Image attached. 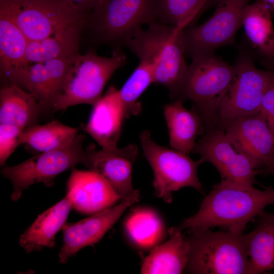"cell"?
<instances>
[{"label": "cell", "mask_w": 274, "mask_h": 274, "mask_svg": "<svg viewBox=\"0 0 274 274\" xmlns=\"http://www.w3.org/2000/svg\"><path fill=\"white\" fill-rule=\"evenodd\" d=\"M192 152L199 154L203 162L212 164L222 181L245 187L254 186L258 171L234 148L222 128L205 132L196 142Z\"/></svg>", "instance_id": "12"}, {"label": "cell", "mask_w": 274, "mask_h": 274, "mask_svg": "<svg viewBox=\"0 0 274 274\" xmlns=\"http://www.w3.org/2000/svg\"><path fill=\"white\" fill-rule=\"evenodd\" d=\"M84 136L77 134L68 143L53 150L39 153L17 165L2 166V176L12 183L13 190L11 199L18 200L22 192L31 185L42 183L51 187L60 174L83 164L85 150Z\"/></svg>", "instance_id": "7"}, {"label": "cell", "mask_w": 274, "mask_h": 274, "mask_svg": "<svg viewBox=\"0 0 274 274\" xmlns=\"http://www.w3.org/2000/svg\"><path fill=\"white\" fill-rule=\"evenodd\" d=\"M66 195L72 209L84 214H95L109 209L122 198L99 175L71 169L66 183Z\"/></svg>", "instance_id": "17"}, {"label": "cell", "mask_w": 274, "mask_h": 274, "mask_svg": "<svg viewBox=\"0 0 274 274\" xmlns=\"http://www.w3.org/2000/svg\"><path fill=\"white\" fill-rule=\"evenodd\" d=\"M126 59L119 48L109 57L99 56L93 49L72 57L52 112L80 104L93 106L102 97L108 80L125 64Z\"/></svg>", "instance_id": "4"}, {"label": "cell", "mask_w": 274, "mask_h": 274, "mask_svg": "<svg viewBox=\"0 0 274 274\" xmlns=\"http://www.w3.org/2000/svg\"><path fill=\"white\" fill-rule=\"evenodd\" d=\"M260 174L274 175V158L270 164L267 167L261 170Z\"/></svg>", "instance_id": "35"}, {"label": "cell", "mask_w": 274, "mask_h": 274, "mask_svg": "<svg viewBox=\"0 0 274 274\" xmlns=\"http://www.w3.org/2000/svg\"><path fill=\"white\" fill-rule=\"evenodd\" d=\"M140 141L144 155L153 171V186L159 198L170 203L172 193L186 187L202 191L197 176V169L204 162L202 159L195 161L181 151L158 145L148 130L142 132Z\"/></svg>", "instance_id": "8"}, {"label": "cell", "mask_w": 274, "mask_h": 274, "mask_svg": "<svg viewBox=\"0 0 274 274\" xmlns=\"http://www.w3.org/2000/svg\"><path fill=\"white\" fill-rule=\"evenodd\" d=\"M154 21L153 0H106L88 19L100 40L122 45L144 24Z\"/></svg>", "instance_id": "11"}, {"label": "cell", "mask_w": 274, "mask_h": 274, "mask_svg": "<svg viewBox=\"0 0 274 274\" xmlns=\"http://www.w3.org/2000/svg\"><path fill=\"white\" fill-rule=\"evenodd\" d=\"M28 41L13 20L0 12V70L5 82L13 73L28 63L26 52Z\"/></svg>", "instance_id": "25"}, {"label": "cell", "mask_w": 274, "mask_h": 274, "mask_svg": "<svg viewBox=\"0 0 274 274\" xmlns=\"http://www.w3.org/2000/svg\"><path fill=\"white\" fill-rule=\"evenodd\" d=\"M217 0H153L156 21L184 29Z\"/></svg>", "instance_id": "27"}, {"label": "cell", "mask_w": 274, "mask_h": 274, "mask_svg": "<svg viewBox=\"0 0 274 274\" xmlns=\"http://www.w3.org/2000/svg\"><path fill=\"white\" fill-rule=\"evenodd\" d=\"M245 237L253 274L273 269L274 225L259 220L257 225Z\"/></svg>", "instance_id": "28"}, {"label": "cell", "mask_w": 274, "mask_h": 274, "mask_svg": "<svg viewBox=\"0 0 274 274\" xmlns=\"http://www.w3.org/2000/svg\"><path fill=\"white\" fill-rule=\"evenodd\" d=\"M270 204H274V188L271 186L260 190L221 181L213 186L198 212L180 228L191 234L215 227L242 233L247 224Z\"/></svg>", "instance_id": "1"}, {"label": "cell", "mask_w": 274, "mask_h": 274, "mask_svg": "<svg viewBox=\"0 0 274 274\" xmlns=\"http://www.w3.org/2000/svg\"><path fill=\"white\" fill-rule=\"evenodd\" d=\"M187 269L197 274H253L243 233L210 229L188 238Z\"/></svg>", "instance_id": "5"}, {"label": "cell", "mask_w": 274, "mask_h": 274, "mask_svg": "<svg viewBox=\"0 0 274 274\" xmlns=\"http://www.w3.org/2000/svg\"><path fill=\"white\" fill-rule=\"evenodd\" d=\"M70 58L28 63L13 73L5 84L14 83L31 93L41 115L52 112L66 75Z\"/></svg>", "instance_id": "14"}, {"label": "cell", "mask_w": 274, "mask_h": 274, "mask_svg": "<svg viewBox=\"0 0 274 274\" xmlns=\"http://www.w3.org/2000/svg\"><path fill=\"white\" fill-rule=\"evenodd\" d=\"M79 9L82 13L89 15L92 11L106 0H66Z\"/></svg>", "instance_id": "33"}, {"label": "cell", "mask_w": 274, "mask_h": 274, "mask_svg": "<svg viewBox=\"0 0 274 274\" xmlns=\"http://www.w3.org/2000/svg\"><path fill=\"white\" fill-rule=\"evenodd\" d=\"M22 129L10 124H0V165L3 166L10 156L20 145Z\"/></svg>", "instance_id": "31"}, {"label": "cell", "mask_w": 274, "mask_h": 274, "mask_svg": "<svg viewBox=\"0 0 274 274\" xmlns=\"http://www.w3.org/2000/svg\"><path fill=\"white\" fill-rule=\"evenodd\" d=\"M180 227L168 230L169 239L154 247L145 259L141 273H181L187 267L189 242Z\"/></svg>", "instance_id": "21"}, {"label": "cell", "mask_w": 274, "mask_h": 274, "mask_svg": "<svg viewBox=\"0 0 274 274\" xmlns=\"http://www.w3.org/2000/svg\"><path fill=\"white\" fill-rule=\"evenodd\" d=\"M140 199L138 190L117 206L93 214L76 223H65L62 230L63 244L58 254L59 262L65 263L81 249L99 241L125 210Z\"/></svg>", "instance_id": "15"}, {"label": "cell", "mask_w": 274, "mask_h": 274, "mask_svg": "<svg viewBox=\"0 0 274 274\" xmlns=\"http://www.w3.org/2000/svg\"><path fill=\"white\" fill-rule=\"evenodd\" d=\"M71 201L67 195L60 201L39 215L33 223L20 235L18 244L30 253L44 247L55 246V236L66 223Z\"/></svg>", "instance_id": "20"}, {"label": "cell", "mask_w": 274, "mask_h": 274, "mask_svg": "<svg viewBox=\"0 0 274 274\" xmlns=\"http://www.w3.org/2000/svg\"><path fill=\"white\" fill-rule=\"evenodd\" d=\"M234 148L245 155L258 174L274 158V134L261 112L223 124Z\"/></svg>", "instance_id": "13"}, {"label": "cell", "mask_w": 274, "mask_h": 274, "mask_svg": "<svg viewBox=\"0 0 274 274\" xmlns=\"http://www.w3.org/2000/svg\"><path fill=\"white\" fill-rule=\"evenodd\" d=\"M0 12L11 19L28 41L85 24L89 18L66 0H0Z\"/></svg>", "instance_id": "6"}, {"label": "cell", "mask_w": 274, "mask_h": 274, "mask_svg": "<svg viewBox=\"0 0 274 274\" xmlns=\"http://www.w3.org/2000/svg\"><path fill=\"white\" fill-rule=\"evenodd\" d=\"M125 228L131 240L143 249L155 247L164 235V225L160 217L148 209L133 212L126 221Z\"/></svg>", "instance_id": "29"}, {"label": "cell", "mask_w": 274, "mask_h": 274, "mask_svg": "<svg viewBox=\"0 0 274 274\" xmlns=\"http://www.w3.org/2000/svg\"><path fill=\"white\" fill-rule=\"evenodd\" d=\"M84 24L72 25L43 39L29 41L26 52L27 63L70 58L78 54L79 37Z\"/></svg>", "instance_id": "24"}, {"label": "cell", "mask_w": 274, "mask_h": 274, "mask_svg": "<svg viewBox=\"0 0 274 274\" xmlns=\"http://www.w3.org/2000/svg\"><path fill=\"white\" fill-rule=\"evenodd\" d=\"M242 26L249 45L265 64L274 65V29L271 11L263 0L245 8Z\"/></svg>", "instance_id": "19"}, {"label": "cell", "mask_w": 274, "mask_h": 274, "mask_svg": "<svg viewBox=\"0 0 274 274\" xmlns=\"http://www.w3.org/2000/svg\"><path fill=\"white\" fill-rule=\"evenodd\" d=\"M250 1L217 0L215 11L207 21L182 30L185 54L193 58L233 44L236 32L242 26L244 10Z\"/></svg>", "instance_id": "10"}, {"label": "cell", "mask_w": 274, "mask_h": 274, "mask_svg": "<svg viewBox=\"0 0 274 274\" xmlns=\"http://www.w3.org/2000/svg\"><path fill=\"white\" fill-rule=\"evenodd\" d=\"M234 65L232 81L219 109L220 127L225 123L260 112L270 79L271 71L257 68L249 51L242 50Z\"/></svg>", "instance_id": "9"}, {"label": "cell", "mask_w": 274, "mask_h": 274, "mask_svg": "<svg viewBox=\"0 0 274 274\" xmlns=\"http://www.w3.org/2000/svg\"><path fill=\"white\" fill-rule=\"evenodd\" d=\"M41 115L39 105L29 92L14 83L4 84L0 90V124L22 129L37 124Z\"/></svg>", "instance_id": "22"}, {"label": "cell", "mask_w": 274, "mask_h": 274, "mask_svg": "<svg viewBox=\"0 0 274 274\" xmlns=\"http://www.w3.org/2000/svg\"><path fill=\"white\" fill-rule=\"evenodd\" d=\"M183 101L175 99L165 106L164 114L172 148L186 154L192 152L197 136L203 132L200 116L187 109Z\"/></svg>", "instance_id": "23"}, {"label": "cell", "mask_w": 274, "mask_h": 274, "mask_svg": "<svg viewBox=\"0 0 274 274\" xmlns=\"http://www.w3.org/2000/svg\"><path fill=\"white\" fill-rule=\"evenodd\" d=\"M153 83H154L153 66L147 61L140 60L139 65L119 90L126 118L140 113L141 105L139 99Z\"/></svg>", "instance_id": "30"}, {"label": "cell", "mask_w": 274, "mask_h": 274, "mask_svg": "<svg viewBox=\"0 0 274 274\" xmlns=\"http://www.w3.org/2000/svg\"><path fill=\"white\" fill-rule=\"evenodd\" d=\"M78 130L57 120L42 125L36 124L22 130L20 144L34 152H45L68 143L77 135Z\"/></svg>", "instance_id": "26"}, {"label": "cell", "mask_w": 274, "mask_h": 274, "mask_svg": "<svg viewBox=\"0 0 274 274\" xmlns=\"http://www.w3.org/2000/svg\"><path fill=\"white\" fill-rule=\"evenodd\" d=\"M234 65L210 53L192 58L174 100H189L200 117L203 133L220 127L219 109L232 81Z\"/></svg>", "instance_id": "2"}, {"label": "cell", "mask_w": 274, "mask_h": 274, "mask_svg": "<svg viewBox=\"0 0 274 274\" xmlns=\"http://www.w3.org/2000/svg\"><path fill=\"white\" fill-rule=\"evenodd\" d=\"M138 153L134 144L99 150L90 146L85 150L82 164L101 176L124 200L135 191L132 184V169Z\"/></svg>", "instance_id": "16"}, {"label": "cell", "mask_w": 274, "mask_h": 274, "mask_svg": "<svg viewBox=\"0 0 274 274\" xmlns=\"http://www.w3.org/2000/svg\"><path fill=\"white\" fill-rule=\"evenodd\" d=\"M270 71V79L262 100L260 112L264 116L269 128L274 134V70Z\"/></svg>", "instance_id": "32"}, {"label": "cell", "mask_w": 274, "mask_h": 274, "mask_svg": "<svg viewBox=\"0 0 274 274\" xmlns=\"http://www.w3.org/2000/svg\"><path fill=\"white\" fill-rule=\"evenodd\" d=\"M136 30L123 45L154 68V83L163 86L173 98L187 65L181 39L183 29L154 21Z\"/></svg>", "instance_id": "3"}, {"label": "cell", "mask_w": 274, "mask_h": 274, "mask_svg": "<svg viewBox=\"0 0 274 274\" xmlns=\"http://www.w3.org/2000/svg\"><path fill=\"white\" fill-rule=\"evenodd\" d=\"M269 7L271 12L274 11V0H263Z\"/></svg>", "instance_id": "36"}, {"label": "cell", "mask_w": 274, "mask_h": 274, "mask_svg": "<svg viewBox=\"0 0 274 274\" xmlns=\"http://www.w3.org/2000/svg\"><path fill=\"white\" fill-rule=\"evenodd\" d=\"M258 217L259 220L267 222L274 225V213H267L264 212Z\"/></svg>", "instance_id": "34"}, {"label": "cell", "mask_w": 274, "mask_h": 274, "mask_svg": "<svg viewBox=\"0 0 274 274\" xmlns=\"http://www.w3.org/2000/svg\"><path fill=\"white\" fill-rule=\"evenodd\" d=\"M126 118L119 90L110 86L103 96L93 106L90 118L84 128L101 148L117 147L123 122Z\"/></svg>", "instance_id": "18"}]
</instances>
